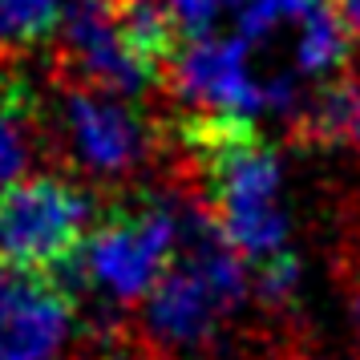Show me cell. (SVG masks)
Segmentation results:
<instances>
[{"label":"cell","instance_id":"obj_1","mask_svg":"<svg viewBox=\"0 0 360 360\" xmlns=\"http://www.w3.org/2000/svg\"><path fill=\"white\" fill-rule=\"evenodd\" d=\"M186 150L207 191V211L247 263H259L288 247L283 166L251 122L191 117Z\"/></svg>","mask_w":360,"mask_h":360},{"label":"cell","instance_id":"obj_5","mask_svg":"<svg viewBox=\"0 0 360 360\" xmlns=\"http://www.w3.org/2000/svg\"><path fill=\"white\" fill-rule=\"evenodd\" d=\"M166 77L170 89L195 110V117L255 122L259 114H276L271 85L239 33L186 37L166 61Z\"/></svg>","mask_w":360,"mask_h":360},{"label":"cell","instance_id":"obj_9","mask_svg":"<svg viewBox=\"0 0 360 360\" xmlns=\"http://www.w3.org/2000/svg\"><path fill=\"white\" fill-rule=\"evenodd\" d=\"M295 142L311 150H360V82L324 77V85L295 105Z\"/></svg>","mask_w":360,"mask_h":360},{"label":"cell","instance_id":"obj_3","mask_svg":"<svg viewBox=\"0 0 360 360\" xmlns=\"http://www.w3.org/2000/svg\"><path fill=\"white\" fill-rule=\"evenodd\" d=\"M182 243V207L174 198H138L110 211V219L85 235L77 259L65 271L110 304H146ZM61 271V276H65Z\"/></svg>","mask_w":360,"mask_h":360},{"label":"cell","instance_id":"obj_13","mask_svg":"<svg viewBox=\"0 0 360 360\" xmlns=\"http://www.w3.org/2000/svg\"><path fill=\"white\" fill-rule=\"evenodd\" d=\"M231 4L235 0H166L179 33H186V37L214 33V25L223 17H231Z\"/></svg>","mask_w":360,"mask_h":360},{"label":"cell","instance_id":"obj_14","mask_svg":"<svg viewBox=\"0 0 360 360\" xmlns=\"http://www.w3.org/2000/svg\"><path fill=\"white\" fill-rule=\"evenodd\" d=\"M110 4H122V0H110Z\"/></svg>","mask_w":360,"mask_h":360},{"label":"cell","instance_id":"obj_10","mask_svg":"<svg viewBox=\"0 0 360 360\" xmlns=\"http://www.w3.org/2000/svg\"><path fill=\"white\" fill-rule=\"evenodd\" d=\"M33 158V98L25 82L0 73V191L20 182Z\"/></svg>","mask_w":360,"mask_h":360},{"label":"cell","instance_id":"obj_11","mask_svg":"<svg viewBox=\"0 0 360 360\" xmlns=\"http://www.w3.org/2000/svg\"><path fill=\"white\" fill-rule=\"evenodd\" d=\"M61 0H0V53L37 49L61 25Z\"/></svg>","mask_w":360,"mask_h":360},{"label":"cell","instance_id":"obj_8","mask_svg":"<svg viewBox=\"0 0 360 360\" xmlns=\"http://www.w3.org/2000/svg\"><path fill=\"white\" fill-rule=\"evenodd\" d=\"M77 295L53 276L0 267V360H65Z\"/></svg>","mask_w":360,"mask_h":360},{"label":"cell","instance_id":"obj_7","mask_svg":"<svg viewBox=\"0 0 360 360\" xmlns=\"http://www.w3.org/2000/svg\"><path fill=\"white\" fill-rule=\"evenodd\" d=\"M57 33H61L65 82L98 85L117 98H138L158 77L126 41L110 0H69Z\"/></svg>","mask_w":360,"mask_h":360},{"label":"cell","instance_id":"obj_6","mask_svg":"<svg viewBox=\"0 0 360 360\" xmlns=\"http://www.w3.org/2000/svg\"><path fill=\"white\" fill-rule=\"evenodd\" d=\"M57 122L77 166L98 179H130L154 150L146 122L126 105V98L105 94L98 85L65 82Z\"/></svg>","mask_w":360,"mask_h":360},{"label":"cell","instance_id":"obj_12","mask_svg":"<svg viewBox=\"0 0 360 360\" xmlns=\"http://www.w3.org/2000/svg\"><path fill=\"white\" fill-rule=\"evenodd\" d=\"M300 279H304V263L292 247H283L267 259L251 263V295L259 300L267 311H283L300 292Z\"/></svg>","mask_w":360,"mask_h":360},{"label":"cell","instance_id":"obj_2","mask_svg":"<svg viewBox=\"0 0 360 360\" xmlns=\"http://www.w3.org/2000/svg\"><path fill=\"white\" fill-rule=\"evenodd\" d=\"M247 295V259L227 243L202 202H186L179 255L146 295V344L158 352H207Z\"/></svg>","mask_w":360,"mask_h":360},{"label":"cell","instance_id":"obj_4","mask_svg":"<svg viewBox=\"0 0 360 360\" xmlns=\"http://www.w3.org/2000/svg\"><path fill=\"white\" fill-rule=\"evenodd\" d=\"M94 202L82 186L53 174L0 191V267L61 276L89 235Z\"/></svg>","mask_w":360,"mask_h":360}]
</instances>
